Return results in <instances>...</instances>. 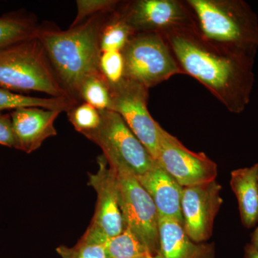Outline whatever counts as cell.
<instances>
[{"instance_id": "obj_1", "label": "cell", "mask_w": 258, "mask_h": 258, "mask_svg": "<svg viewBox=\"0 0 258 258\" xmlns=\"http://www.w3.org/2000/svg\"><path fill=\"white\" fill-rule=\"evenodd\" d=\"M183 74L196 79L231 113H242L250 101L257 52L210 41L196 24L161 32Z\"/></svg>"}, {"instance_id": "obj_2", "label": "cell", "mask_w": 258, "mask_h": 258, "mask_svg": "<svg viewBox=\"0 0 258 258\" xmlns=\"http://www.w3.org/2000/svg\"><path fill=\"white\" fill-rule=\"evenodd\" d=\"M110 13L95 15L67 30L51 23L39 25L37 38L62 86L78 101L81 102L79 91L83 83L90 76L101 74L100 34Z\"/></svg>"}, {"instance_id": "obj_3", "label": "cell", "mask_w": 258, "mask_h": 258, "mask_svg": "<svg viewBox=\"0 0 258 258\" xmlns=\"http://www.w3.org/2000/svg\"><path fill=\"white\" fill-rule=\"evenodd\" d=\"M199 31L230 48L257 52L258 18L243 0H186Z\"/></svg>"}, {"instance_id": "obj_4", "label": "cell", "mask_w": 258, "mask_h": 258, "mask_svg": "<svg viewBox=\"0 0 258 258\" xmlns=\"http://www.w3.org/2000/svg\"><path fill=\"white\" fill-rule=\"evenodd\" d=\"M0 87L74 99L62 86L37 37L0 51Z\"/></svg>"}, {"instance_id": "obj_5", "label": "cell", "mask_w": 258, "mask_h": 258, "mask_svg": "<svg viewBox=\"0 0 258 258\" xmlns=\"http://www.w3.org/2000/svg\"><path fill=\"white\" fill-rule=\"evenodd\" d=\"M124 79L150 89L183 74L169 44L159 32L136 33L122 50Z\"/></svg>"}, {"instance_id": "obj_6", "label": "cell", "mask_w": 258, "mask_h": 258, "mask_svg": "<svg viewBox=\"0 0 258 258\" xmlns=\"http://www.w3.org/2000/svg\"><path fill=\"white\" fill-rule=\"evenodd\" d=\"M100 111L99 126L86 137L101 148L109 166L128 169L137 176L150 170L155 165V159L123 118L111 110Z\"/></svg>"}, {"instance_id": "obj_7", "label": "cell", "mask_w": 258, "mask_h": 258, "mask_svg": "<svg viewBox=\"0 0 258 258\" xmlns=\"http://www.w3.org/2000/svg\"><path fill=\"white\" fill-rule=\"evenodd\" d=\"M113 169L118 181L123 226L133 231L146 246L149 254L155 255L159 251L157 208L133 173L126 169Z\"/></svg>"}, {"instance_id": "obj_8", "label": "cell", "mask_w": 258, "mask_h": 258, "mask_svg": "<svg viewBox=\"0 0 258 258\" xmlns=\"http://www.w3.org/2000/svg\"><path fill=\"white\" fill-rule=\"evenodd\" d=\"M98 171L89 174L88 184L97 195L94 215L81 238L92 243L104 244L124 228L120 211L116 174L103 154L97 158Z\"/></svg>"}, {"instance_id": "obj_9", "label": "cell", "mask_w": 258, "mask_h": 258, "mask_svg": "<svg viewBox=\"0 0 258 258\" xmlns=\"http://www.w3.org/2000/svg\"><path fill=\"white\" fill-rule=\"evenodd\" d=\"M109 85V110L123 118L132 133L156 160L159 152V123L148 110L149 88L124 78L118 83Z\"/></svg>"}, {"instance_id": "obj_10", "label": "cell", "mask_w": 258, "mask_h": 258, "mask_svg": "<svg viewBox=\"0 0 258 258\" xmlns=\"http://www.w3.org/2000/svg\"><path fill=\"white\" fill-rule=\"evenodd\" d=\"M158 164L182 186H194L216 180L218 168L204 152H195L159 125Z\"/></svg>"}, {"instance_id": "obj_11", "label": "cell", "mask_w": 258, "mask_h": 258, "mask_svg": "<svg viewBox=\"0 0 258 258\" xmlns=\"http://www.w3.org/2000/svg\"><path fill=\"white\" fill-rule=\"evenodd\" d=\"M116 10L136 33H161L196 24L189 5L181 0L120 1Z\"/></svg>"}, {"instance_id": "obj_12", "label": "cell", "mask_w": 258, "mask_h": 258, "mask_svg": "<svg viewBox=\"0 0 258 258\" xmlns=\"http://www.w3.org/2000/svg\"><path fill=\"white\" fill-rule=\"evenodd\" d=\"M221 190L217 180L183 187V228L193 242L203 243L211 237L215 217L223 203Z\"/></svg>"}, {"instance_id": "obj_13", "label": "cell", "mask_w": 258, "mask_h": 258, "mask_svg": "<svg viewBox=\"0 0 258 258\" xmlns=\"http://www.w3.org/2000/svg\"><path fill=\"white\" fill-rule=\"evenodd\" d=\"M62 111L39 107H25L10 113L14 134L15 149L30 154L50 137H55L54 123Z\"/></svg>"}, {"instance_id": "obj_14", "label": "cell", "mask_w": 258, "mask_h": 258, "mask_svg": "<svg viewBox=\"0 0 258 258\" xmlns=\"http://www.w3.org/2000/svg\"><path fill=\"white\" fill-rule=\"evenodd\" d=\"M137 178L152 198L157 208L158 218L174 219L183 225L181 207L182 186L164 171L157 161L150 170Z\"/></svg>"}, {"instance_id": "obj_15", "label": "cell", "mask_w": 258, "mask_h": 258, "mask_svg": "<svg viewBox=\"0 0 258 258\" xmlns=\"http://www.w3.org/2000/svg\"><path fill=\"white\" fill-rule=\"evenodd\" d=\"M159 251L157 258H215L212 243H196L185 233L182 224L174 219L158 218Z\"/></svg>"}, {"instance_id": "obj_16", "label": "cell", "mask_w": 258, "mask_h": 258, "mask_svg": "<svg viewBox=\"0 0 258 258\" xmlns=\"http://www.w3.org/2000/svg\"><path fill=\"white\" fill-rule=\"evenodd\" d=\"M230 186L237 198L241 222L246 228L258 223V178L256 164L231 172Z\"/></svg>"}, {"instance_id": "obj_17", "label": "cell", "mask_w": 258, "mask_h": 258, "mask_svg": "<svg viewBox=\"0 0 258 258\" xmlns=\"http://www.w3.org/2000/svg\"><path fill=\"white\" fill-rule=\"evenodd\" d=\"M39 24L33 16L15 14L0 18V51L37 37Z\"/></svg>"}, {"instance_id": "obj_18", "label": "cell", "mask_w": 258, "mask_h": 258, "mask_svg": "<svg viewBox=\"0 0 258 258\" xmlns=\"http://www.w3.org/2000/svg\"><path fill=\"white\" fill-rule=\"evenodd\" d=\"M81 102L66 98H41L19 94L0 87V112L5 110H15L25 107H39L62 112L69 111Z\"/></svg>"}, {"instance_id": "obj_19", "label": "cell", "mask_w": 258, "mask_h": 258, "mask_svg": "<svg viewBox=\"0 0 258 258\" xmlns=\"http://www.w3.org/2000/svg\"><path fill=\"white\" fill-rule=\"evenodd\" d=\"M135 34L133 29L115 10L108 15L101 28L100 34L101 52L108 51L122 52Z\"/></svg>"}, {"instance_id": "obj_20", "label": "cell", "mask_w": 258, "mask_h": 258, "mask_svg": "<svg viewBox=\"0 0 258 258\" xmlns=\"http://www.w3.org/2000/svg\"><path fill=\"white\" fill-rule=\"evenodd\" d=\"M103 246L107 258H145L149 254L143 242L128 227L108 239Z\"/></svg>"}, {"instance_id": "obj_21", "label": "cell", "mask_w": 258, "mask_h": 258, "mask_svg": "<svg viewBox=\"0 0 258 258\" xmlns=\"http://www.w3.org/2000/svg\"><path fill=\"white\" fill-rule=\"evenodd\" d=\"M79 100L91 105L98 111L109 110L111 105L109 83L102 74L90 76L80 88Z\"/></svg>"}, {"instance_id": "obj_22", "label": "cell", "mask_w": 258, "mask_h": 258, "mask_svg": "<svg viewBox=\"0 0 258 258\" xmlns=\"http://www.w3.org/2000/svg\"><path fill=\"white\" fill-rule=\"evenodd\" d=\"M67 113L71 124L84 137L96 130L101 123V111L85 102L76 105Z\"/></svg>"}, {"instance_id": "obj_23", "label": "cell", "mask_w": 258, "mask_h": 258, "mask_svg": "<svg viewBox=\"0 0 258 258\" xmlns=\"http://www.w3.org/2000/svg\"><path fill=\"white\" fill-rule=\"evenodd\" d=\"M118 0H78L77 15L71 27H75L87 19L102 14L115 11L119 4Z\"/></svg>"}, {"instance_id": "obj_24", "label": "cell", "mask_w": 258, "mask_h": 258, "mask_svg": "<svg viewBox=\"0 0 258 258\" xmlns=\"http://www.w3.org/2000/svg\"><path fill=\"white\" fill-rule=\"evenodd\" d=\"M100 71L110 84H115L123 79L124 60L120 51L101 52L99 62Z\"/></svg>"}, {"instance_id": "obj_25", "label": "cell", "mask_w": 258, "mask_h": 258, "mask_svg": "<svg viewBox=\"0 0 258 258\" xmlns=\"http://www.w3.org/2000/svg\"><path fill=\"white\" fill-rule=\"evenodd\" d=\"M56 252L61 258H107L103 244L92 243L80 239L74 247L60 245Z\"/></svg>"}, {"instance_id": "obj_26", "label": "cell", "mask_w": 258, "mask_h": 258, "mask_svg": "<svg viewBox=\"0 0 258 258\" xmlns=\"http://www.w3.org/2000/svg\"><path fill=\"white\" fill-rule=\"evenodd\" d=\"M0 144L10 148L15 147L11 116L2 112H0Z\"/></svg>"}, {"instance_id": "obj_27", "label": "cell", "mask_w": 258, "mask_h": 258, "mask_svg": "<svg viewBox=\"0 0 258 258\" xmlns=\"http://www.w3.org/2000/svg\"><path fill=\"white\" fill-rule=\"evenodd\" d=\"M243 258H258V250L250 243L246 244L244 247Z\"/></svg>"}, {"instance_id": "obj_28", "label": "cell", "mask_w": 258, "mask_h": 258, "mask_svg": "<svg viewBox=\"0 0 258 258\" xmlns=\"http://www.w3.org/2000/svg\"><path fill=\"white\" fill-rule=\"evenodd\" d=\"M250 244L258 250V227L254 230L251 236Z\"/></svg>"}, {"instance_id": "obj_29", "label": "cell", "mask_w": 258, "mask_h": 258, "mask_svg": "<svg viewBox=\"0 0 258 258\" xmlns=\"http://www.w3.org/2000/svg\"><path fill=\"white\" fill-rule=\"evenodd\" d=\"M146 258H157V256L156 255H153V254H148L147 255V257H146Z\"/></svg>"}, {"instance_id": "obj_30", "label": "cell", "mask_w": 258, "mask_h": 258, "mask_svg": "<svg viewBox=\"0 0 258 258\" xmlns=\"http://www.w3.org/2000/svg\"><path fill=\"white\" fill-rule=\"evenodd\" d=\"M256 164V166H257V178H258V163Z\"/></svg>"}, {"instance_id": "obj_31", "label": "cell", "mask_w": 258, "mask_h": 258, "mask_svg": "<svg viewBox=\"0 0 258 258\" xmlns=\"http://www.w3.org/2000/svg\"><path fill=\"white\" fill-rule=\"evenodd\" d=\"M146 258V257H145Z\"/></svg>"}]
</instances>
